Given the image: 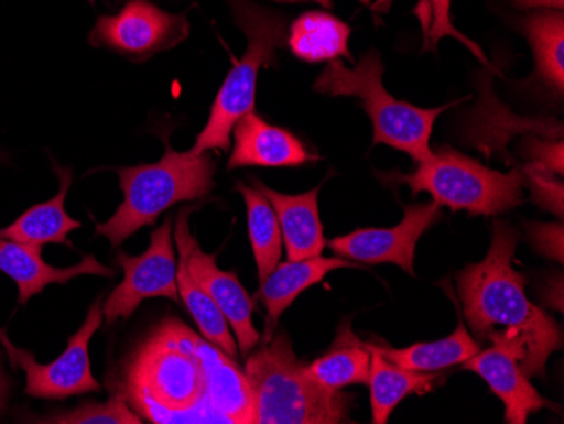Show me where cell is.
<instances>
[{
  "label": "cell",
  "instance_id": "52a82bcc",
  "mask_svg": "<svg viewBox=\"0 0 564 424\" xmlns=\"http://www.w3.org/2000/svg\"><path fill=\"white\" fill-rule=\"evenodd\" d=\"M389 180L409 186L413 195L430 193L436 204L452 211L489 217L518 207L524 186L522 167L499 173L449 145H442L430 160L417 163L413 173H391Z\"/></svg>",
  "mask_w": 564,
  "mask_h": 424
},
{
  "label": "cell",
  "instance_id": "f546056e",
  "mask_svg": "<svg viewBox=\"0 0 564 424\" xmlns=\"http://www.w3.org/2000/svg\"><path fill=\"white\" fill-rule=\"evenodd\" d=\"M522 182L531 189L532 202L538 207L556 214L563 220V182L554 180V173L529 163L522 167Z\"/></svg>",
  "mask_w": 564,
  "mask_h": 424
},
{
  "label": "cell",
  "instance_id": "8d00e7d4",
  "mask_svg": "<svg viewBox=\"0 0 564 424\" xmlns=\"http://www.w3.org/2000/svg\"><path fill=\"white\" fill-rule=\"evenodd\" d=\"M0 341L4 344V347L8 348V352H11L12 348H14V345L9 341V338L6 337L4 331L0 330Z\"/></svg>",
  "mask_w": 564,
  "mask_h": 424
},
{
  "label": "cell",
  "instance_id": "cb8c5ba5",
  "mask_svg": "<svg viewBox=\"0 0 564 424\" xmlns=\"http://www.w3.org/2000/svg\"><path fill=\"white\" fill-rule=\"evenodd\" d=\"M370 356L366 341L358 340L347 327H341L337 348L306 366L313 381L329 391H340L347 385L367 384L370 376Z\"/></svg>",
  "mask_w": 564,
  "mask_h": 424
},
{
  "label": "cell",
  "instance_id": "ffe728a7",
  "mask_svg": "<svg viewBox=\"0 0 564 424\" xmlns=\"http://www.w3.org/2000/svg\"><path fill=\"white\" fill-rule=\"evenodd\" d=\"M55 173L59 176L58 195L47 199L44 204L34 205L30 210H25L14 224L0 229V239L12 240V242L22 243V246L41 249L46 243H62V246H72L68 236L73 230L80 229V221L69 217L65 210L66 195L72 186L73 174L68 167L53 166Z\"/></svg>",
  "mask_w": 564,
  "mask_h": 424
},
{
  "label": "cell",
  "instance_id": "277c9868",
  "mask_svg": "<svg viewBox=\"0 0 564 424\" xmlns=\"http://www.w3.org/2000/svg\"><path fill=\"white\" fill-rule=\"evenodd\" d=\"M123 202L98 236L113 247L134 236L142 227L154 226L167 208L207 196L214 189L215 163L208 153H177L166 141V153L158 163L119 167Z\"/></svg>",
  "mask_w": 564,
  "mask_h": 424
},
{
  "label": "cell",
  "instance_id": "d590c367",
  "mask_svg": "<svg viewBox=\"0 0 564 424\" xmlns=\"http://www.w3.org/2000/svg\"><path fill=\"white\" fill-rule=\"evenodd\" d=\"M275 2H306V0H275ZM313 2H318L325 8H332V0H313Z\"/></svg>",
  "mask_w": 564,
  "mask_h": 424
},
{
  "label": "cell",
  "instance_id": "4fadbf2b",
  "mask_svg": "<svg viewBox=\"0 0 564 424\" xmlns=\"http://www.w3.org/2000/svg\"><path fill=\"white\" fill-rule=\"evenodd\" d=\"M522 357L524 354L518 345L494 344L464 362L465 369L478 373L502 401L506 406V423L510 424L528 423L532 413L550 406L522 372Z\"/></svg>",
  "mask_w": 564,
  "mask_h": 424
},
{
  "label": "cell",
  "instance_id": "6da1fadb",
  "mask_svg": "<svg viewBox=\"0 0 564 424\" xmlns=\"http://www.w3.org/2000/svg\"><path fill=\"white\" fill-rule=\"evenodd\" d=\"M518 242V230L496 220L489 254L458 272V294L478 338L518 345L524 354L522 372L543 378L551 354L563 347V331L525 296L528 278L514 265Z\"/></svg>",
  "mask_w": 564,
  "mask_h": 424
},
{
  "label": "cell",
  "instance_id": "74e56055",
  "mask_svg": "<svg viewBox=\"0 0 564 424\" xmlns=\"http://www.w3.org/2000/svg\"><path fill=\"white\" fill-rule=\"evenodd\" d=\"M6 160H8V156H6V154L2 153V151H0V163H4Z\"/></svg>",
  "mask_w": 564,
  "mask_h": 424
},
{
  "label": "cell",
  "instance_id": "e575fe53",
  "mask_svg": "<svg viewBox=\"0 0 564 424\" xmlns=\"http://www.w3.org/2000/svg\"><path fill=\"white\" fill-rule=\"evenodd\" d=\"M373 12H388L392 0H362Z\"/></svg>",
  "mask_w": 564,
  "mask_h": 424
},
{
  "label": "cell",
  "instance_id": "7a4b0ae2",
  "mask_svg": "<svg viewBox=\"0 0 564 424\" xmlns=\"http://www.w3.org/2000/svg\"><path fill=\"white\" fill-rule=\"evenodd\" d=\"M195 331L166 318L132 354L120 392L152 423H217Z\"/></svg>",
  "mask_w": 564,
  "mask_h": 424
},
{
  "label": "cell",
  "instance_id": "2e32d148",
  "mask_svg": "<svg viewBox=\"0 0 564 424\" xmlns=\"http://www.w3.org/2000/svg\"><path fill=\"white\" fill-rule=\"evenodd\" d=\"M0 272L18 284L21 305L30 302L34 294L43 293L50 284H66L80 276H116V271L100 264L95 256H87L69 268H55L44 262L41 249L6 239H0Z\"/></svg>",
  "mask_w": 564,
  "mask_h": 424
},
{
  "label": "cell",
  "instance_id": "7c38bea8",
  "mask_svg": "<svg viewBox=\"0 0 564 424\" xmlns=\"http://www.w3.org/2000/svg\"><path fill=\"white\" fill-rule=\"evenodd\" d=\"M442 205L436 202L404 207L401 224L391 229H360L329 242L338 258L354 259L364 264H395L414 276V252L430 227L442 218Z\"/></svg>",
  "mask_w": 564,
  "mask_h": 424
},
{
  "label": "cell",
  "instance_id": "836d02e7",
  "mask_svg": "<svg viewBox=\"0 0 564 424\" xmlns=\"http://www.w3.org/2000/svg\"><path fill=\"white\" fill-rule=\"evenodd\" d=\"M8 378H6L4 369H2V362H0V413L4 411L6 401H8Z\"/></svg>",
  "mask_w": 564,
  "mask_h": 424
},
{
  "label": "cell",
  "instance_id": "f1b7e54d",
  "mask_svg": "<svg viewBox=\"0 0 564 424\" xmlns=\"http://www.w3.org/2000/svg\"><path fill=\"white\" fill-rule=\"evenodd\" d=\"M449 6L452 0H420V4L414 9V14L420 19L421 26H423L424 33V52L426 50H436V44L440 40L445 36L455 37V40L462 41L468 50L475 53L481 62L487 63L484 53L480 52V47L477 44L471 43L468 37L456 31L453 26L452 18H449Z\"/></svg>",
  "mask_w": 564,
  "mask_h": 424
},
{
  "label": "cell",
  "instance_id": "5b68a950",
  "mask_svg": "<svg viewBox=\"0 0 564 424\" xmlns=\"http://www.w3.org/2000/svg\"><path fill=\"white\" fill-rule=\"evenodd\" d=\"M383 65L377 52L367 53L355 68H347L340 58L332 59L316 78L315 91L329 97H357L362 100L373 126V145L388 144L409 154L416 163L430 160L431 132L434 122L449 106L420 109L392 97L382 84Z\"/></svg>",
  "mask_w": 564,
  "mask_h": 424
},
{
  "label": "cell",
  "instance_id": "1f68e13d",
  "mask_svg": "<svg viewBox=\"0 0 564 424\" xmlns=\"http://www.w3.org/2000/svg\"><path fill=\"white\" fill-rule=\"evenodd\" d=\"M528 239L535 252H540L544 258L554 259V261L563 262V224H538V221H529Z\"/></svg>",
  "mask_w": 564,
  "mask_h": 424
},
{
  "label": "cell",
  "instance_id": "d6986e66",
  "mask_svg": "<svg viewBox=\"0 0 564 424\" xmlns=\"http://www.w3.org/2000/svg\"><path fill=\"white\" fill-rule=\"evenodd\" d=\"M341 268H357L354 262L344 258H316L288 261L275 265L274 271L261 283L259 297L268 309L265 323V340L274 335L279 318L286 312L294 300L307 287L322 283L329 272Z\"/></svg>",
  "mask_w": 564,
  "mask_h": 424
},
{
  "label": "cell",
  "instance_id": "ac0fdd59",
  "mask_svg": "<svg viewBox=\"0 0 564 424\" xmlns=\"http://www.w3.org/2000/svg\"><path fill=\"white\" fill-rule=\"evenodd\" d=\"M252 183L253 188H258L269 199L278 215L288 261L322 256L326 240L318 211L319 186L303 195H284L259 180L252 178Z\"/></svg>",
  "mask_w": 564,
  "mask_h": 424
},
{
  "label": "cell",
  "instance_id": "4dcf8cb0",
  "mask_svg": "<svg viewBox=\"0 0 564 424\" xmlns=\"http://www.w3.org/2000/svg\"><path fill=\"white\" fill-rule=\"evenodd\" d=\"M522 154L529 163L538 164L550 173L563 176V141H550V139L528 135L521 145Z\"/></svg>",
  "mask_w": 564,
  "mask_h": 424
},
{
  "label": "cell",
  "instance_id": "d4e9b609",
  "mask_svg": "<svg viewBox=\"0 0 564 424\" xmlns=\"http://www.w3.org/2000/svg\"><path fill=\"white\" fill-rule=\"evenodd\" d=\"M176 246L177 252H180L176 272L180 297H182L189 315L193 316L196 325H198L205 340L220 348L225 356L236 359L237 340H234L232 335H230V328H228L230 325H228L227 318H225L220 308L215 305L214 300L193 280L192 272L188 269V261H186L185 249L180 243H176Z\"/></svg>",
  "mask_w": 564,
  "mask_h": 424
},
{
  "label": "cell",
  "instance_id": "83f0119b",
  "mask_svg": "<svg viewBox=\"0 0 564 424\" xmlns=\"http://www.w3.org/2000/svg\"><path fill=\"white\" fill-rule=\"evenodd\" d=\"M37 423L55 424H141V416L131 410L122 392H117L107 403H90L68 413L41 417Z\"/></svg>",
  "mask_w": 564,
  "mask_h": 424
},
{
  "label": "cell",
  "instance_id": "9c48e42d",
  "mask_svg": "<svg viewBox=\"0 0 564 424\" xmlns=\"http://www.w3.org/2000/svg\"><path fill=\"white\" fill-rule=\"evenodd\" d=\"M188 33L185 15L170 14L148 0H131L119 14L98 18L90 43L127 58L145 59L182 43Z\"/></svg>",
  "mask_w": 564,
  "mask_h": 424
},
{
  "label": "cell",
  "instance_id": "30bf717a",
  "mask_svg": "<svg viewBox=\"0 0 564 424\" xmlns=\"http://www.w3.org/2000/svg\"><path fill=\"white\" fill-rule=\"evenodd\" d=\"M101 318V302L95 300L80 330L69 338L68 347L55 362L37 363L33 354L12 348L9 352L12 366H19L25 372V394L62 401L72 395L100 391L101 385L91 373L88 344L100 328Z\"/></svg>",
  "mask_w": 564,
  "mask_h": 424
},
{
  "label": "cell",
  "instance_id": "8992f818",
  "mask_svg": "<svg viewBox=\"0 0 564 424\" xmlns=\"http://www.w3.org/2000/svg\"><path fill=\"white\" fill-rule=\"evenodd\" d=\"M237 22L247 36L246 55L228 72L218 90L207 128L199 132L193 154L230 148V132L237 120L256 109V87L259 72L275 63V53L288 41L286 19L279 12L268 11L250 0H232Z\"/></svg>",
  "mask_w": 564,
  "mask_h": 424
},
{
  "label": "cell",
  "instance_id": "5bb4252c",
  "mask_svg": "<svg viewBox=\"0 0 564 424\" xmlns=\"http://www.w3.org/2000/svg\"><path fill=\"white\" fill-rule=\"evenodd\" d=\"M492 81L485 78L480 85V104L471 112L467 123V138L487 156L500 154L507 163L512 157L507 151V141L516 134L538 135L550 141H563V126L553 119H522L503 107L492 91Z\"/></svg>",
  "mask_w": 564,
  "mask_h": 424
},
{
  "label": "cell",
  "instance_id": "8fae6325",
  "mask_svg": "<svg viewBox=\"0 0 564 424\" xmlns=\"http://www.w3.org/2000/svg\"><path fill=\"white\" fill-rule=\"evenodd\" d=\"M193 210L195 208L185 207L177 214L176 227H174L176 243L185 249L193 280L224 313L228 325L236 334L242 356H249L261 341V335L253 328L252 297L243 290L234 272L221 271L215 261V256L207 254L199 249L198 242L189 232V215Z\"/></svg>",
  "mask_w": 564,
  "mask_h": 424
},
{
  "label": "cell",
  "instance_id": "9a60e30c",
  "mask_svg": "<svg viewBox=\"0 0 564 424\" xmlns=\"http://www.w3.org/2000/svg\"><path fill=\"white\" fill-rule=\"evenodd\" d=\"M234 138L236 145L228 160V170L243 166L294 167L319 160L304 148L296 135L271 126L256 112L237 120Z\"/></svg>",
  "mask_w": 564,
  "mask_h": 424
},
{
  "label": "cell",
  "instance_id": "3957f363",
  "mask_svg": "<svg viewBox=\"0 0 564 424\" xmlns=\"http://www.w3.org/2000/svg\"><path fill=\"white\" fill-rule=\"evenodd\" d=\"M258 424H338L350 398L313 381L284 331L272 335L246 362Z\"/></svg>",
  "mask_w": 564,
  "mask_h": 424
},
{
  "label": "cell",
  "instance_id": "44dd1931",
  "mask_svg": "<svg viewBox=\"0 0 564 424\" xmlns=\"http://www.w3.org/2000/svg\"><path fill=\"white\" fill-rule=\"evenodd\" d=\"M370 345L395 366L416 370V372H440L448 367L467 362L468 359L480 352V345L468 334L464 319H458V328L442 340L421 341V344L405 348Z\"/></svg>",
  "mask_w": 564,
  "mask_h": 424
},
{
  "label": "cell",
  "instance_id": "603a6c76",
  "mask_svg": "<svg viewBox=\"0 0 564 424\" xmlns=\"http://www.w3.org/2000/svg\"><path fill=\"white\" fill-rule=\"evenodd\" d=\"M370 350V404H372V423L386 424L391 417L392 411L398 407L402 399L414 392H424L431 389L433 382L438 379L436 372H416V370L402 369L382 354L377 352L370 344H366Z\"/></svg>",
  "mask_w": 564,
  "mask_h": 424
},
{
  "label": "cell",
  "instance_id": "ba28073f",
  "mask_svg": "<svg viewBox=\"0 0 564 424\" xmlns=\"http://www.w3.org/2000/svg\"><path fill=\"white\" fill-rule=\"evenodd\" d=\"M116 262L123 269V281L110 293L101 309L109 325L119 318H129L149 297H167L180 302L171 218H166L163 226L152 232L144 254L127 256L119 252Z\"/></svg>",
  "mask_w": 564,
  "mask_h": 424
},
{
  "label": "cell",
  "instance_id": "4316f807",
  "mask_svg": "<svg viewBox=\"0 0 564 424\" xmlns=\"http://www.w3.org/2000/svg\"><path fill=\"white\" fill-rule=\"evenodd\" d=\"M541 78L557 94L564 90V18L561 12H538L525 21Z\"/></svg>",
  "mask_w": 564,
  "mask_h": 424
},
{
  "label": "cell",
  "instance_id": "484cf974",
  "mask_svg": "<svg viewBox=\"0 0 564 424\" xmlns=\"http://www.w3.org/2000/svg\"><path fill=\"white\" fill-rule=\"evenodd\" d=\"M237 189L246 202L250 246H252L253 258L258 265L259 283H262L281 261V226H279L274 208L258 188H249L239 183Z\"/></svg>",
  "mask_w": 564,
  "mask_h": 424
},
{
  "label": "cell",
  "instance_id": "e0dca14e",
  "mask_svg": "<svg viewBox=\"0 0 564 424\" xmlns=\"http://www.w3.org/2000/svg\"><path fill=\"white\" fill-rule=\"evenodd\" d=\"M196 350L207 372V399L217 423H256L253 392L246 373L208 340L196 337Z\"/></svg>",
  "mask_w": 564,
  "mask_h": 424
},
{
  "label": "cell",
  "instance_id": "d6a6232c",
  "mask_svg": "<svg viewBox=\"0 0 564 424\" xmlns=\"http://www.w3.org/2000/svg\"><path fill=\"white\" fill-rule=\"evenodd\" d=\"M519 4L528 6V8H550L563 9L564 0H516Z\"/></svg>",
  "mask_w": 564,
  "mask_h": 424
},
{
  "label": "cell",
  "instance_id": "7402d4cb",
  "mask_svg": "<svg viewBox=\"0 0 564 424\" xmlns=\"http://www.w3.org/2000/svg\"><path fill=\"white\" fill-rule=\"evenodd\" d=\"M351 30L340 19L326 12H306L293 22L288 43L294 56L307 63L332 62L345 56L354 63L348 37Z\"/></svg>",
  "mask_w": 564,
  "mask_h": 424
}]
</instances>
